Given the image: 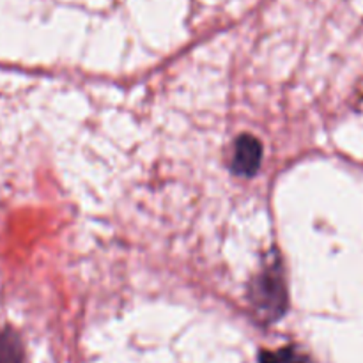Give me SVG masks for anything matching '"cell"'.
I'll use <instances>...</instances> for the list:
<instances>
[{
    "label": "cell",
    "mask_w": 363,
    "mask_h": 363,
    "mask_svg": "<svg viewBox=\"0 0 363 363\" xmlns=\"http://www.w3.org/2000/svg\"><path fill=\"white\" fill-rule=\"evenodd\" d=\"M248 301L262 321L273 323L286 314L287 286L282 261L277 254L268 255L266 264L250 282Z\"/></svg>",
    "instance_id": "obj_1"
},
{
    "label": "cell",
    "mask_w": 363,
    "mask_h": 363,
    "mask_svg": "<svg viewBox=\"0 0 363 363\" xmlns=\"http://www.w3.org/2000/svg\"><path fill=\"white\" fill-rule=\"evenodd\" d=\"M262 144L254 135H240L234 142L230 170L236 176L252 177L259 172L262 163Z\"/></svg>",
    "instance_id": "obj_2"
},
{
    "label": "cell",
    "mask_w": 363,
    "mask_h": 363,
    "mask_svg": "<svg viewBox=\"0 0 363 363\" xmlns=\"http://www.w3.org/2000/svg\"><path fill=\"white\" fill-rule=\"evenodd\" d=\"M0 363H25L20 337L11 328L0 330Z\"/></svg>",
    "instance_id": "obj_3"
},
{
    "label": "cell",
    "mask_w": 363,
    "mask_h": 363,
    "mask_svg": "<svg viewBox=\"0 0 363 363\" xmlns=\"http://www.w3.org/2000/svg\"><path fill=\"white\" fill-rule=\"evenodd\" d=\"M259 363H311V358L296 347L287 346L277 351H262Z\"/></svg>",
    "instance_id": "obj_4"
}]
</instances>
